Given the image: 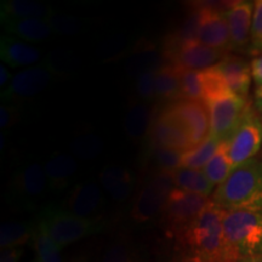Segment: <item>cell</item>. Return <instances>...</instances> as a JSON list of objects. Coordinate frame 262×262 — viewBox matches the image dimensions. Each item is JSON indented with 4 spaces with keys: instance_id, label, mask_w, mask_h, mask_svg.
<instances>
[{
    "instance_id": "obj_1",
    "label": "cell",
    "mask_w": 262,
    "mask_h": 262,
    "mask_svg": "<svg viewBox=\"0 0 262 262\" xmlns=\"http://www.w3.org/2000/svg\"><path fill=\"white\" fill-rule=\"evenodd\" d=\"M211 202L226 211L262 210V159L253 158L232 170L216 186Z\"/></svg>"
},
{
    "instance_id": "obj_2",
    "label": "cell",
    "mask_w": 262,
    "mask_h": 262,
    "mask_svg": "<svg viewBox=\"0 0 262 262\" xmlns=\"http://www.w3.org/2000/svg\"><path fill=\"white\" fill-rule=\"evenodd\" d=\"M224 216V209L211 202L186 231L180 243L203 262H235L226 241Z\"/></svg>"
},
{
    "instance_id": "obj_3",
    "label": "cell",
    "mask_w": 262,
    "mask_h": 262,
    "mask_svg": "<svg viewBox=\"0 0 262 262\" xmlns=\"http://www.w3.org/2000/svg\"><path fill=\"white\" fill-rule=\"evenodd\" d=\"M224 228L235 262L262 258V210H225Z\"/></svg>"
},
{
    "instance_id": "obj_4",
    "label": "cell",
    "mask_w": 262,
    "mask_h": 262,
    "mask_svg": "<svg viewBox=\"0 0 262 262\" xmlns=\"http://www.w3.org/2000/svg\"><path fill=\"white\" fill-rule=\"evenodd\" d=\"M37 226L60 248H64L80 239L100 233L104 227L102 221L98 219L93 220L79 217L56 206H47L42 209Z\"/></svg>"
},
{
    "instance_id": "obj_5",
    "label": "cell",
    "mask_w": 262,
    "mask_h": 262,
    "mask_svg": "<svg viewBox=\"0 0 262 262\" xmlns=\"http://www.w3.org/2000/svg\"><path fill=\"white\" fill-rule=\"evenodd\" d=\"M210 203L211 198L206 195L173 188L160 215L166 234L181 241L186 231Z\"/></svg>"
},
{
    "instance_id": "obj_6",
    "label": "cell",
    "mask_w": 262,
    "mask_h": 262,
    "mask_svg": "<svg viewBox=\"0 0 262 262\" xmlns=\"http://www.w3.org/2000/svg\"><path fill=\"white\" fill-rule=\"evenodd\" d=\"M175 188L172 171L159 170L149 176L137 193L131 209V217L143 224L162 215L170 193Z\"/></svg>"
},
{
    "instance_id": "obj_7",
    "label": "cell",
    "mask_w": 262,
    "mask_h": 262,
    "mask_svg": "<svg viewBox=\"0 0 262 262\" xmlns=\"http://www.w3.org/2000/svg\"><path fill=\"white\" fill-rule=\"evenodd\" d=\"M228 52L206 47L198 40L179 41L170 39L165 44V63L172 64L182 71H205L214 67Z\"/></svg>"
},
{
    "instance_id": "obj_8",
    "label": "cell",
    "mask_w": 262,
    "mask_h": 262,
    "mask_svg": "<svg viewBox=\"0 0 262 262\" xmlns=\"http://www.w3.org/2000/svg\"><path fill=\"white\" fill-rule=\"evenodd\" d=\"M210 114L211 136L221 142L228 141L241 125L251 104L243 97L229 93L204 102Z\"/></svg>"
},
{
    "instance_id": "obj_9",
    "label": "cell",
    "mask_w": 262,
    "mask_h": 262,
    "mask_svg": "<svg viewBox=\"0 0 262 262\" xmlns=\"http://www.w3.org/2000/svg\"><path fill=\"white\" fill-rule=\"evenodd\" d=\"M228 6L229 3H226L225 6L212 5L211 3H196V5H193L199 14L196 40L217 50L231 51V37L226 17Z\"/></svg>"
},
{
    "instance_id": "obj_10",
    "label": "cell",
    "mask_w": 262,
    "mask_h": 262,
    "mask_svg": "<svg viewBox=\"0 0 262 262\" xmlns=\"http://www.w3.org/2000/svg\"><path fill=\"white\" fill-rule=\"evenodd\" d=\"M226 142L233 169L255 158L262 149V122L253 106L249 108L233 136Z\"/></svg>"
},
{
    "instance_id": "obj_11",
    "label": "cell",
    "mask_w": 262,
    "mask_h": 262,
    "mask_svg": "<svg viewBox=\"0 0 262 262\" xmlns=\"http://www.w3.org/2000/svg\"><path fill=\"white\" fill-rule=\"evenodd\" d=\"M149 137L152 147H160L180 153H187L194 148L188 130L168 107L164 108L153 120Z\"/></svg>"
},
{
    "instance_id": "obj_12",
    "label": "cell",
    "mask_w": 262,
    "mask_h": 262,
    "mask_svg": "<svg viewBox=\"0 0 262 262\" xmlns=\"http://www.w3.org/2000/svg\"><path fill=\"white\" fill-rule=\"evenodd\" d=\"M49 188L44 165L39 163L26 164L17 170L9 186L8 196L24 206H34Z\"/></svg>"
},
{
    "instance_id": "obj_13",
    "label": "cell",
    "mask_w": 262,
    "mask_h": 262,
    "mask_svg": "<svg viewBox=\"0 0 262 262\" xmlns=\"http://www.w3.org/2000/svg\"><path fill=\"white\" fill-rule=\"evenodd\" d=\"M52 78L54 74L44 62L26 68L15 74L10 84L2 91L3 102L14 103L37 96L47 89Z\"/></svg>"
},
{
    "instance_id": "obj_14",
    "label": "cell",
    "mask_w": 262,
    "mask_h": 262,
    "mask_svg": "<svg viewBox=\"0 0 262 262\" xmlns=\"http://www.w3.org/2000/svg\"><path fill=\"white\" fill-rule=\"evenodd\" d=\"M166 107L188 130L194 147L202 145L211 136L210 114L204 101L179 98Z\"/></svg>"
},
{
    "instance_id": "obj_15",
    "label": "cell",
    "mask_w": 262,
    "mask_h": 262,
    "mask_svg": "<svg viewBox=\"0 0 262 262\" xmlns=\"http://www.w3.org/2000/svg\"><path fill=\"white\" fill-rule=\"evenodd\" d=\"M254 3L247 0L229 3L228 9L226 10L227 17L231 51H249L250 47V32L253 25Z\"/></svg>"
},
{
    "instance_id": "obj_16",
    "label": "cell",
    "mask_w": 262,
    "mask_h": 262,
    "mask_svg": "<svg viewBox=\"0 0 262 262\" xmlns=\"http://www.w3.org/2000/svg\"><path fill=\"white\" fill-rule=\"evenodd\" d=\"M103 195L94 181L80 182L71 189L64 202V210L83 219L97 220L95 216L102 210Z\"/></svg>"
},
{
    "instance_id": "obj_17",
    "label": "cell",
    "mask_w": 262,
    "mask_h": 262,
    "mask_svg": "<svg viewBox=\"0 0 262 262\" xmlns=\"http://www.w3.org/2000/svg\"><path fill=\"white\" fill-rule=\"evenodd\" d=\"M215 67L224 75L232 93L247 100L253 79L250 64L237 55L227 54Z\"/></svg>"
},
{
    "instance_id": "obj_18",
    "label": "cell",
    "mask_w": 262,
    "mask_h": 262,
    "mask_svg": "<svg viewBox=\"0 0 262 262\" xmlns=\"http://www.w3.org/2000/svg\"><path fill=\"white\" fill-rule=\"evenodd\" d=\"M0 58L5 62V64L12 68L26 67V66L32 67V64L40 61L41 52L26 41L5 34L0 39Z\"/></svg>"
},
{
    "instance_id": "obj_19",
    "label": "cell",
    "mask_w": 262,
    "mask_h": 262,
    "mask_svg": "<svg viewBox=\"0 0 262 262\" xmlns=\"http://www.w3.org/2000/svg\"><path fill=\"white\" fill-rule=\"evenodd\" d=\"M44 170L47 173L49 188L52 191H61L71 185L78 171V164L72 155L55 152L47 159Z\"/></svg>"
},
{
    "instance_id": "obj_20",
    "label": "cell",
    "mask_w": 262,
    "mask_h": 262,
    "mask_svg": "<svg viewBox=\"0 0 262 262\" xmlns=\"http://www.w3.org/2000/svg\"><path fill=\"white\" fill-rule=\"evenodd\" d=\"M100 182L107 194L116 202L126 201L135 187L133 173L118 165H107L100 173Z\"/></svg>"
},
{
    "instance_id": "obj_21",
    "label": "cell",
    "mask_w": 262,
    "mask_h": 262,
    "mask_svg": "<svg viewBox=\"0 0 262 262\" xmlns=\"http://www.w3.org/2000/svg\"><path fill=\"white\" fill-rule=\"evenodd\" d=\"M54 14L50 5L35 0H4L0 5L2 24L25 18H49Z\"/></svg>"
},
{
    "instance_id": "obj_22",
    "label": "cell",
    "mask_w": 262,
    "mask_h": 262,
    "mask_svg": "<svg viewBox=\"0 0 262 262\" xmlns=\"http://www.w3.org/2000/svg\"><path fill=\"white\" fill-rule=\"evenodd\" d=\"M6 34L26 42H39L52 34L48 18H25L2 24Z\"/></svg>"
},
{
    "instance_id": "obj_23",
    "label": "cell",
    "mask_w": 262,
    "mask_h": 262,
    "mask_svg": "<svg viewBox=\"0 0 262 262\" xmlns=\"http://www.w3.org/2000/svg\"><path fill=\"white\" fill-rule=\"evenodd\" d=\"M164 54H162L155 45L143 44L130 55L126 61V71L133 78H137L148 72H157L164 63Z\"/></svg>"
},
{
    "instance_id": "obj_24",
    "label": "cell",
    "mask_w": 262,
    "mask_h": 262,
    "mask_svg": "<svg viewBox=\"0 0 262 262\" xmlns=\"http://www.w3.org/2000/svg\"><path fill=\"white\" fill-rule=\"evenodd\" d=\"M175 187L192 193L209 196L215 191V185L209 181L202 170L179 168L172 171Z\"/></svg>"
},
{
    "instance_id": "obj_25",
    "label": "cell",
    "mask_w": 262,
    "mask_h": 262,
    "mask_svg": "<svg viewBox=\"0 0 262 262\" xmlns=\"http://www.w3.org/2000/svg\"><path fill=\"white\" fill-rule=\"evenodd\" d=\"M156 97L164 100L181 98V70L175 66L164 63L156 72Z\"/></svg>"
},
{
    "instance_id": "obj_26",
    "label": "cell",
    "mask_w": 262,
    "mask_h": 262,
    "mask_svg": "<svg viewBox=\"0 0 262 262\" xmlns=\"http://www.w3.org/2000/svg\"><path fill=\"white\" fill-rule=\"evenodd\" d=\"M152 108L147 103H135L127 111L124 119V130L133 140H140L149 133L152 126Z\"/></svg>"
},
{
    "instance_id": "obj_27",
    "label": "cell",
    "mask_w": 262,
    "mask_h": 262,
    "mask_svg": "<svg viewBox=\"0 0 262 262\" xmlns=\"http://www.w3.org/2000/svg\"><path fill=\"white\" fill-rule=\"evenodd\" d=\"M35 225L25 221H5L0 228V247H19L31 242Z\"/></svg>"
},
{
    "instance_id": "obj_28",
    "label": "cell",
    "mask_w": 262,
    "mask_h": 262,
    "mask_svg": "<svg viewBox=\"0 0 262 262\" xmlns=\"http://www.w3.org/2000/svg\"><path fill=\"white\" fill-rule=\"evenodd\" d=\"M232 170H233V165H232L228 156L227 142L225 141V142H221L214 157L206 164L202 171L205 173V176L212 185L219 186L228 178Z\"/></svg>"
},
{
    "instance_id": "obj_29",
    "label": "cell",
    "mask_w": 262,
    "mask_h": 262,
    "mask_svg": "<svg viewBox=\"0 0 262 262\" xmlns=\"http://www.w3.org/2000/svg\"><path fill=\"white\" fill-rule=\"evenodd\" d=\"M220 145L221 141L210 136L202 145L194 147L193 149L188 150L187 153H183L181 168L203 170L206 164L210 162V159L214 157Z\"/></svg>"
},
{
    "instance_id": "obj_30",
    "label": "cell",
    "mask_w": 262,
    "mask_h": 262,
    "mask_svg": "<svg viewBox=\"0 0 262 262\" xmlns=\"http://www.w3.org/2000/svg\"><path fill=\"white\" fill-rule=\"evenodd\" d=\"M31 245L37 254L39 262H62V248L58 247L41 228H39L37 224L32 235Z\"/></svg>"
},
{
    "instance_id": "obj_31",
    "label": "cell",
    "mask_w": 262,
    "mask_h": 262,
    "mask_svg": "<svg viewBox=\"0 0 262 262\" xmlns=\"http://www.w3.org/2000/svg\"><path fill=\"white\" fill-rule=\"evenodd\" d=\"M201 80L203 86V101L214 100L224 95L232 93L224 75L219 72L217 68L211 67L205 71H201Z\"/></svg>"
},
{
    "instance_id": "obj_32",
    "label": "cell",
    "mask_w": 262,
    "mask_h": 262,
    "mask_svg": "<svg viewBox=\"0 0 262 262\" xmlns=\"http://www.w3.org/2000/svg\"><path fill=\"white\" fill-rule=\"evenodd\" d=\"M70 149L78 158L89 160L102 153L103 141L95 134H83L71 141Z\"/></svg>"
},
{
    "instance_id": "obj_33",
    "label": "cell",
    "mask_w": 262,
    "mask_h": 262,
    "mask_svg": "<svg viewBox=\"0 0 262 262\" xmlns=\"http://www.w3.org/2000/svg\"><path fill=\"white\" fill-rule=\"evenodd\" d=\"M54 33L61 35H75L84 28L86 19L68 15L54 14L48 18Z\"/></svg>"
},
{
    "instance_id": "obj_34",
    "label": "cell",
    "mask_w": 262,
    "mask_h": 262,
    "mask_svg": "<svg viewBox=\"0 0 262 262\" xmlns=\"http://www.w3.org/2000/svg\"><path fill=\"white\" fill-rule=\"evenodd\" d=\"M181 98L203 101L201 72L181 70Z\"/></svg>"
},
{
    "instance_id": "obj_35",
    "label": "cell",
    "mask_w": 262,
    "mask_h": 262,
    "mask_svg": "<svg viewBox=\"0 0 262 262\" xmlns=\"http://www.w3.org/2000/svg\"><path fill=\"white\" fill-rule=\"evenodd\" d=\"M183 153L176 150L160 148V147H152V159L157 164L159 170L164 171H175L181 168Z\"/></svg>"
},
{
    "instance_id": "obj_36",
    "label": "cell",
    "mask_w": 262,
    "mask_h": 262,
    "mask_svg": "<svg viewBox=\"0 0 262 262\" xmlns=\"http://www.w3.org/2000/svg\"><path fill=\"white\" fill-rule=\"evenodd\" d=\"M249 52L251 55H256V56L262 54V0L254 2V16Z\"/></svg>"
},
{
    "instance_id": "obj_37",
    "label": "cell",
    "mask_w": 262,
    "mask_h": 262,
    "mask_svg": "<svg viewBox=\"0 0 262 262\" xmlns=\"http://www.w3.org/2000/svg\"><path fill=\"white\" fill-rule=\"evenodd\" d=\"M101 262H136V258L133 250L125 243L118 242L104 251Z\"/></svg>"
},
{
    "instance_id": "obj_38",
    "label": "cell",
    "mask_w": 262,
    "mask_h": 262,
    "mask_svg": "<svg viewBox=\"0 0 262 262\" xmlns=\"http://www.w3.org/2000/svg\"><path fill=\"white\" fill-rule=\"evenodd\" d=\"M136 93L145 101L156 97V72H148L137 78Z\"/></svg>"
},
{
    "instance_id": "obj_39",
    "label": "cell",
    "mask_w": 262,
    "mask_h": 262,
    "mask_svg": "<svg viewBox=\"0 0 262 262\" xmlns=\"http://www.w3.org/2000/svg\"><path fill=\"white\" fill-rule=\"evenodd\" d=\"M18 110L14 104L3 103L0 107V129L6 130L17 123Z\"/></svg>"
},
{
    "instance_id": "obj_40",
    "label": "cell",
    "mask_w": 262,
    "mask_h": 262,
    "mask_svg": "<svg viewBox=\"0 0 262 262\" xmlns=\"http://www.w3.org/2000/svg\"><path fill=\"white\" fill-rule=\"evenodd\" d=\"M24 245L19 247H10L2 249L0 253V262H18L24 255Z\"/></svg>"
},
{
    "instance_id": "obj_41",
    "label": "cell",
    "mask_w": 262,
    "mask_h": 262,
    "mask_svg": "<svg viewBox=\"0 0 262 262\" xmlns=\"http://www.w3.org/2000/svg\"><path fill=\"white\" fill-rule=\"evenodd\" d=\"M250 70L256 88L262 86V54L253 58V61L250 62Z\"/></svg>"
},
{
    "instance_id": "obj_42",
    "label": "cell",
    "mask_w": 262,
    "mask_h": 262,
    "mask_svg": "<svg viewBox=\"0 0 262 262\" xmlns=\"http://www.w3.org/2000/svg\"><path fill=\"white\" fill-rule=\"evenodd\" d=\"M14 75H11L8 68L4 64L0 66V86L6 88L10 84V81L12 80Z\"/></svg>"
},
{
    "instance_id": "obj_43",
    "label": "cell",
    "mask_w": 262,
    "mask_h": 262,
    "mask_svg": "<svg viewBox=\"0 0 262 262\" xmlns=\"http://www.w3.org/2000/svg\"><path fill=\"white\" fill-rule=\"evenodd\" d=\"M253 107L257 114H262V86L256 88L255 90Z\"/></svg>"
},
{
    "instance_id": "obj_44",
    "label": "cell",
    "mask_w": 262,
    "mask_h": 262,
    "mask_svg": "<svg viewBox=\"0 0 262 262\" xmlns=\"http://www.w3.org/2000/svg\"><path fill=\"white\" fill-rule=\"evenodd\" d=\"M181 262H203L201 258H198L196 256H194V255H191L189 254L187 257H185Z\"/></svg>"
},
{
    "instance_id": "obj_45",
    "label": "cell",
    "mask_w": 262,
    "mask_h": 262,
    "mask_svg": "<svg viewBox=\"0 0 262 262\" xmlns=\"http://www.w3.org/2000/svg\"><path fill=\"white\" fill-rule=\"evenodd\" d=\"M245 262H262V258H256V260H250V261H245Z\"/></svg>"
},
{
    "instance_id": "obj_46",
    "label": "cell",
    "mask_w": 262,
    "mask_h": 262,
    "mask_svg": "<svg viewBox=\"0 0 262 262\" xmlns=\"http://www.w3.org/2000/svg\"><path fill=\"white\" fill-rule=\"evenodd\" d=\"M72 262H89V261H86V260H74V261H72Z\"/></svg>"
},
{
    "instance_id": "obj_47",
    "label": "cell",
    "mask_w": 262,
    "mask_h": 262,
    "mask_svg": "<svg viewBox=\"0 0 262 262\" xmlns=\"http://www.w3.org/2000/svg\"><path fill=\"white\" fill-rule=\"evenodd\" d=\"M32 262H39V261L37 260V258H35V260H34V261H32Z\"/></svg>"
},
{
    "instance_id": "obj_48",
    "label": "cell",
    "mask_w": 262,
    "mask_h": 262,
    "mask_svg": "<svg viewBox=\"0 0 262 262\" xmlns=\"http://www.w3.org/2000/svg\"><path fill=\"white\" fill-rule=\"evenodd\" d=\"M261 152H262V149H261Z\"/></svg>"
}]
</instances>
